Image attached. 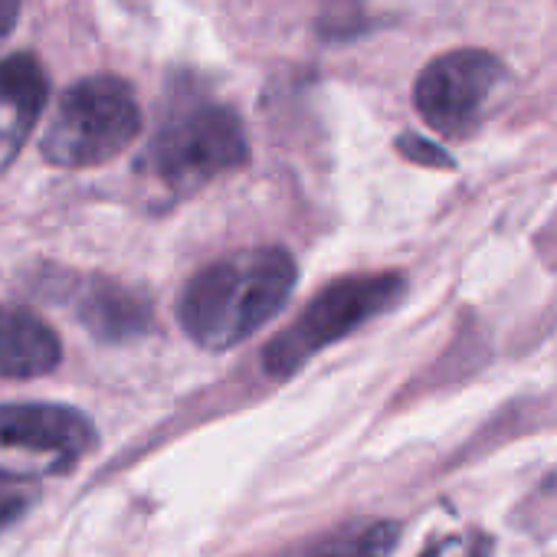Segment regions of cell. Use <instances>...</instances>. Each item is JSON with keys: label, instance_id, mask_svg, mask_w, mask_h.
<instances>
[{"label": "cell", "instance_id": "1", "mask_svg": "<svg viewBox=\"0 0 557 557\" xmlns=\"http://www.w3.org/2000/svg\"><path fill=\"white\" fill-rule=\"evenodd\" d=\"M296 259L278 246H256L210 262L177 299L181 329L207 351L252 338L286 309L296 286Z\"/></svg>", "mask_w": 557, "mask_h": 557}, {"label": "cell", "instance_id": "2", "mask_svg": "<svg viewBox=\"0 0 557 557\" xmlns=\"http://www.w3.org/2000/svg\"><path fill=\"white\" fill-rule=\"evenodd\" d=\"M141 132L135 89L119 76H89L70 86L44 135V158L60 168H99L119 158Z\"/></svg>", "mask_w": 557, "mask_h": 557}, {"label": "cell", "instance_id": "3", "mask_svg": "<svg viewBox=\"0 0 557 557\" xmlns=\"http://www.w3.org/2000/svg\"><path fill=\"white\" fill-rule=\"evenodd\" d=\"M249 145L233 109L216 102L187 106L171 115L145 151V171L184 197L207 181L246 164Z\"/></svg>", "mask_w": 557, "mask_h": 557}, {"label": "cell", "instance_id": "4", "mask_svg": "<svg viewBox=\"0 0 557 557\" xmlns=\"http://www.w3.org/2000/svg\"><path fill=\"white\" fill-rule=\"evenodd\" d=\"M404 296V275L397 272H374V275H348L325 286L289 325L283 335H275L262 351V368L272 377H293L312 355L348 338L374 315L387 312Z\"/></svg>", "mask_w": 557, "mask_h": 557}, {"label": "cell", "instance_id": "5", "mask_svg": "<svg viewBox=\"0 0 557 557\" xmlns=\"http://www.w3.org/2000/svg\"><path fill=\"white\" fill-rule=\"evenodd\" d=\"M96 449L86 413L60 404L0 407V485H24L73 472Z\"/></svg>", "mask_w": 557, "mask_h": 557}, {"label": "cell", "instance_id": "6", "mask_svg": "<svg viewBox=\"0 0 557 557\" xmlns=\"http://www.w3.org/2000/svg\"><path fill=\"white\" fill-rule=\"evenodd\" d=\"M508 79L505 63L488 50H453L426 63L417 79L413 102L423 122L446 138H469Z\"/></svg>", "mask_w": 557, "mask_h": 557}, {"label": "cell", "instance_id": "7", "mask_svg": "<svg viewBox=\"0 0 557 557\" xmlns=\"http://www.w3.org/2000/svg\"><path fill=\"white\" fill-rule=\"evenodd\" d=\"M50 99V79L37 57L14 53L0 60V171L27 145Z\"/></svg>", "mask_w": 557, "mask_h": 557}, {"label": "cell", "instance_id": "8", "mask_svg": "<svg viewBox=\"0 0 557 557\" xmlns=\"http://www.w3.org/2000/svg\"><path fill=\"white\" fill-rule=\"evenodd\" d=\"M63 361L57 332L30 309L0 306V381H30Z\"/></svg>", "mask_w": 557, "mask_h": 557}, {"label": "cell", "instance_id": "9", "mask_svg": "<svg viewBox=\"0 0 557 557\" xmlns=\"http://www.w3.org/2000/svg\"><path fill=\"white\" fill-rule=\"evenodd\" d=\"M76 315L102 342H125L148 332L151 325L148 302L138 293L109 283V278H89L76 293Z\"/></svg>", "mask_w": 557, "mask_h": 557}, {"label": "cell", "instance_id": "10", "mask_svg": "<svg viewBox=\"0 0 557 557\" xmlns=\"http://www.w3.org/2000/svg\"><path fill=\"white\" fill-rule=\"evenodd\" d=\"M400 541V524L394 521H358L329 537L299 557H387Z\"/></svg>", "mask_w": 557, "mask_h": 557}, {"label": "cell", "instance_id": "11", "mask_svg": "<svg viewBox=\"0 0 557 557\" xmlns=\"http://www.w3.org/2000/svg\"><path fill=\"white\" fill-rule=\"evenodd\" d=\"M488 554H492V537L485 531H459L430 541L420 557H488Z\"/></svg>", "mask_w": 557, "mask_h": 557}, {"label": "cell", "instance_id": "12", "mask_svg": "<svg viewBox=\"0 0 557 557\" xmlns=\"http://www.w3.org/2000/svg\"><path fill=\"white\" fill-rule=\"evenodd\" d=\"M397 151H400L404 158H410L413 164H426V168H453V158H449L440 145H433V141L420 138V135H400V138H397Z\"/></svg>", "mask_w": 557, "mask_h": 557}, {"label": "cell", "instance_id": "13", "mask_svg": "<svg viewBox=\"0 0 557 557\" xmlns=\"http://www.w3.org/2000/svg\"><path fill=\"white\" fill-rule=\"evenodd\" d=\"M34 488L24 485H0V531H4L11 521H17L27 508H30Z\"/></svg>", "mask_w": 557, "mask_h": 557}, {"label": "cell", "instance_id": "14", "mask_svg": "<svg viewBox=\"0 0 557 557\" xmlns=\"http://www.w3.org/2000/svg\"><path fill=\"white\" fill-rule=\"evenodd\" d=\"M21 17V0H0V44H4Z\"/></svg>", "mask_w": 557, "mask_h": 557}]
</instances>
